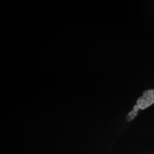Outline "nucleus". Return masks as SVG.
<instances>
[{"instance_id":"f257e3e1","label":"nucleus","mask_w":154,"mask_h":154,"mask_svg":"<svg viewBox=\"0 0 154 154\" xmlns=\"http://www.w3.org/2000/svg\"><path fill=\"white\" fill-rule=\"evenodd\" d=\"M154 103V90L151 89L143 92V96L139 98L137 105L141 110L146 109Z\"/></svg>"},{"instance_id":"f03ea898","label":"nucleus","mask_w":154,"mask_h":154,"mask_svg":"<svg viewBox=\"0 0 154 154\" xmlns=\"http://www.w3.org/2000/svg\"><path fill=\"white\" fill-rule=\"evenodd\" d=\"M140 110L137 105H135L134 106V109L131 112L128 113L126 117V120L127 121H131L133 119H134L138 114V110Z\"/></svg>"}]
</instances>
